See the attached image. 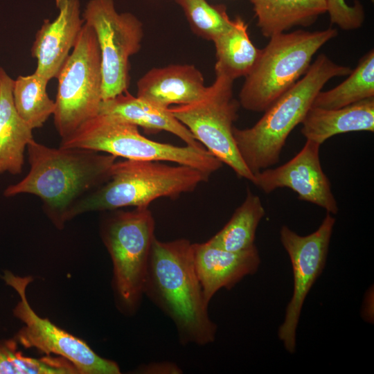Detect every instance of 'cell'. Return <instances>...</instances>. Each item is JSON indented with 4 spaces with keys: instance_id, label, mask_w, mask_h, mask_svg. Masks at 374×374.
<instances>
[{
    "instance_id": "1",
    "label": "cell",
    "mask_w": 374,
    "mask_h": 374,
    "mask_svg": "<svg viewBox=\"0 0 374 374\" xmlns=\"http://www.w3.org/2000/svg\"><path fill=\"white\" fill-rule=\"evenodd\" d=\"M30 170L3 191L6 197L32 194L42 201L53 223L61 229L72 207L105 183L117 157L78 148H51L33 140L27 146Z\"/></svg>"
},
{
    "instance_id": "2",
    "label": "cell",
    "mask_w": 374,
    "mask_h": 374,
    "mask_svg": "<svg viewBox=\"0 0 374 374\" xmlns=\"http://www.w3.org/2000/svg\"><path fill=\"white\" fill-rule=\"evenodd\" d=\"M192 244L184 238L163 242L154 238L144 295L173 322L181 344L205 346L215 341L217 326L195 272Z\"/></svg>"
},
{
    "instance_id": "3",
    "label": "cell",
    "mask_w": 374,
    "mask_h": 374,
    "mask_svg": "<svg viewBox=\"0 0 374 374\" xmlns=\"http://www.w3.org/2000/svg\"><path fill=\"white\" fill-rule=\"evenodd\" d=\"M351 71L350 67L320 54L304 76L270 105L256 124L246 129L233 127L238 152L253 175L279 161L287 137L302 123L326 83L334 77L348 75Z\"/></svg>"
},
{
    "instance_id": "4",
    "label": "cell",
    "mask_w": 374,
    "mask_h": 374,
    "mask_svg": "<svg viewBox=\"0 0 374 374\" xmlns=\"http://www.w3.org/2000/svg\"><path fill=\"white\" fill-rule=\"evenodd\" d=\"M163 162L116 161L109 178L75 204L67 220L91 211L148 207L152 201L161 197L177 199L195 190L211 176L190 166Z\"/></svg>"
},
{
    "instance_id": "5",
    "label": "cell",
    "mask_w": 374,
    "mask_h": 374,
    "mask_svg": "<svg viewBox=\"0 0 374 374\" xmlns=\"http://www.w3.org/2000/svg\"><path fill=\"white\" fill-rule=\"evenodd\" d=\"M335 28L297 30L270 37L239 94V103L247 110L265 112L306 73L314 55L337 35Z\"/></svg>"
},
{
    "instance_id": "6",
    "label": "cell",
    "mask_w": 374,
    "mask_h": 374,
    "mask_svg": "<svg viewBox=\"0 0 374 374\" xmlns=\"http://www.w3.org/2000/svg\"><path fill=\"white\" fill-rule=\"evenodd\" d=\"M114 211L103 222L102 239L112 262L116 305L123 314L132 316L144 296L155 221L148 207Z\"/></svg>"
},
{
    "instance_id": "7",
    "label": "cell",
    "mask_w": 374,
    "mask_h": 374,
    "mask_svg": "<svg viewBox=\"0 0 374 374\" xmlns=\"http://www.w3.org/2000/svg\"><path fill=\"white\" fill-rule=\"evenodd\" d=\"M60 146L93 150L128 160L169 161L209 175L223 164L204 148L177 146L150 140L139 132L138 126L104 114L84 122L62 139Z\"/></svg>"
},
{
    "instance_id": "8",
    "label": "cell",
    "mask_w": 374,
    "mask_h": 374,
    "mask_svg": "<svg viewBox=\"0 0 374 374\" xmlns=\"http://www.w3.org/2000/svg\"><path fill=\"white\" fill-rule=\"evenodd\" d=\"M56 78L54 124L63 139L96 116L103 101L100 48L93 30L87 24Z\"/></svg>"
},
{
    "instance_id": "9",
    "label": "cell",
    "mask_w": 374,
    "mask_h": 374,
    "mask_svg": "<svg viewBox=\"0 0 374 374\" xmlns=\"http://www.w3.org/2000/svg\"><path fill=\"white\" fill-rule=\"evenodd\" d=\"M215 72L214 82L200 99L170 107L168 110L210 154L229 166L238 177L252 182L254 175L241 158L233 134L240 105L233 97L234 80Z\"/></svg>"
},
{
    "instance_id": "10",
    "label": "cell",
    "mask_w": 374,
    "mask_h": 374,
    "mask_svg": "<svg viewBox=\"0 0 374 374\" xmlns=\"http://www.w3.org/2000/svg\"><path fill=\"white\" fill-rule=\"evenodd\" d=\"M82 16L100 48L103 100L114 98L127 91L129 59L141 47L143 24L130 12H118L114 0H89Z\"/></svg>"
},
{
    "instance_id": "11",
    "label": "cell",
    "mask_w": 374,
    "mask_h": 374,
    "mask_svg": "<svg viewBox=\"0 0 374 374\" xmlns=\"http://www.w3.org/2000/svg\"><path fill=\"white\" fill-rule=\"evenodd\" d=\"M2 278L17 292L20 299L13 309V314L24 323L16 337L22 346L35 348L47 355L62 357L69 361L81 374L121 373L115 362L99 356L86 342L35 312L26 293L27 286L33 280L31 276H19L5 271Z\"/></svg>"
},
{
    "instance_id": "12",
    "label": "cell",
    "mask_w": 374,
    "mask_h": 374,
    "mask_svg": "<svg viewBox=\"0 0 374 374\" xmlns=\"http://www.w3.org/2000/svg\"><path fill=\"white\" fill-rule=\"evenodd\" d=\"M335 223V218L327 213L317 230L310 235H299L287 226L280 229V241L292 263L294 290L278 337L290 353L295 352L296 331L303 303L324 268Z\"/></svg>"
},
{
    "instance_id": "13",
    "label": "cell",
    "mask_w": 374,
    "mask_h": 374,
    "mask_svg": "<svg viewBox=\"0 0 374 374\" xmlns=\"http://www.w3.org/2000/svg\"><path fill=\"white\" fill-rule=\"evenodd\" d=\"M320 146L306 140L302 149L290 161L275 168H268L255 173L252 183L267 194L277 188H290L300 200L336 215L339 207L330 180L321 168Z\"/></svg>"
},
{
    "instance_id": "14",
    "label": "cell",
    "mask_w": 374,
    "mask_h": 374,
    "mask_svg": "<svg viewBox=\"0 0 374 374\" xmlns=\"http://www.w3.org/2000/svg\"><path fill=\"white\" fill-rule=\"evenodd\" d=\"M55 5L57 17L53 21H44L30 51L37 60L35 72L48 81L56 78L84 23L80 0H55Z\"/></svg>"
},
{
    "instance_id": "15",
    "label": "cell",
    "mask_w": 374,
    "mask_h": 374,
    "mask_svg": "<svg viewBox=\"0 0 374 374\" xmlns=\"http://www.w3.org/2000/svg\"><path fill=\"white\" fill-rule=\"evenodd\" d=\"M192 247L195 272L208 304L218 290L233 288L244 276L255 274L260 264L256 246L242 251L224 250L208 242Z\"/></svg>"
},
{
    "instance_id": "16",
    "label": "cell",
    "mask_w": 374,
    "mask_h": 374,
    "mask_svg": "<svg viewBox=\"0 0 374 374\" xmlns=\"http://www.w3.org/2000/svg\"><path fill=\"white\" fill-rule=\"evenodd\" d=\"M136 85L137 97L164 109L195 102L207 89L202 73L192 64L153 68Z\"/></svg>"
},
{
    "instance_id": "17",
    "label": "cell",
    "mask_w": 374,
    "mask_h": 374,
    "mask_svg": "<svg viewBox=\"0 0 374 374\" xmlns=\"http://www.w3.org/2000/svg\"><path fill=\"white\" fill-rule=\"evenodd\" d=\"M98 114L115 116L149 132L166 131L178 136L187 145L195 148H204L168 108L156 106L130 94L127 91L103 100Z\"/></svg>"
},
{
    "instance_id": "18",
    "label": "cell",
    "mask_w": 374,
    "mask_h": 374,
    "mask_svg": "<svg viewBox=\"0 0 374 374\" xmlns=\"http://www.w3.org/2000/svg\"><path fill=\"white\" fill-rule=\"evenodd\" d=\"M301 134L320 145L330 137L351 132H374V98L338 109L311 107L302 123Z\"/></svg>"
},
{
    "instance_id": "19",
    "label": "cell",
    "mask_w": 374,
    "mask_h": 374,
    "mask_svg": "<svg viewBox=\"0 0 374 374\" xmlns=\"http://www.w3.org/2000/svg\"><path fill=\"white\" fill-rule=\"evenodd\" d=\"M13 84L14 80L0 67V175L21 172L25 150L34 140L33 129L15 109Z\"/></svg>"
},
{
    "instance_id": "20",
    "label": "cell",
    "mask_w": 374,
    "mask_h": 374,
    "mask_svg": "<svg viewBox=\"0 0 374 374\" xmlns=\"http://www.w3.org/2000/svg\"><path fill=\"white\" fill-rule=\"evenodd\" d=\"M257 26L265 37L309 26L326 12V0H250Z\"/></svg>"
},
{
    "instance_id": "21",
    "label": "cell",
    "mask_w": 374,
    "mask_h": 374,
    "mask_svg": "<svg viewBox=\"0 0 374 374\" xmlns=\"http://www.w3.org/2000/svg\"><path fill=\"white\" fill-rule=\"evenodd\" d=\"M213 42L217 58L215 71L233 80L250 72L260 53L250 39L247 24L240 17L233 19L231 26Z\"/></svg>"
},
{
    "instance_id": "22",
    "label": "cell",
    "mask_w": 374,
    "mask_h": 374,
    "mask_svg": "<svg viewBox=\"0 0 374 374\" xmlns=\"http://www.w3.org/2000/svg\"><path fill=\"white\" fill-rule=\"evenodd\" d=\"M265 215L260 198L247 188V195L224 226L207 242L230 251H242L256 246L257 227Z\"/></svg>"
},
{
    "instance_id": "23",
    "label": "cell",
    "mask_w": 374,
    "mask_h": 374,
    "mask_svg": "<svg viewBox=\"0 0 374 374\" xmlns=\"http://www.w3.org/2000/svg\"><path fill=\"white\" fill-rule=\"evenodd\" d=\"M374 98V51L371 50L359 61L347 79L335 88L320 91L312 107L338 109Z\"/></svg>"
},
{
    "instance_id": "24",
    "label": "cell",
    "mask_w": 374,
    "mask_h": 374,
    "mask_svg": "<svg viewBox=\"0 0 374 374\" xmlns=\"http://www.w3.org/2000/svg\"><path fill=\"white\" fill-rule=\"evenodd\" d=\"M49 81L35 72L14 80L12 98L19 116L31 129L43 126L53 115L55 103L46 91Z\"/></svg>"
},
{
    "instance_id": "25",
    "label": "cell",
    "mask_w": 374,
    "mask_h": 374,
    "mask_svg": "<svg viewBox=\"0 0 374 374\" xmlns=\"http://www.w3.org/2000/svg\"><path fill=\"white\" fill-rule=\"evenodd\" d=\"M74 373H79L76 368L62 357H25L17 350L15 339L0 340V374Z\"/></svg>"
},
{
    "instance_id": "26",
    "label": "cell",
    "mask_w": 374,
    "mask_h": 374,
    "mask_svg": "<svg viewBox=\"0 0 374 374\" xmlns=\"http://www.w3.org/2000/svg\"><path fill=\"white\" fill-rule=\"evenodd\" d=\"M175 1L182 8L193 31L204 39L213 41L232 25L233 19L222 5H210L206 0Z\"/></svg>"
},
{
    "instance_id": "27",
    "label": "cell",
    "mask_w": 374,
    "mask_h": 374,
    "mask_svg": "<svg viewBox=\"0 0 374 374\" xmlns=\"http://www.w3.org/2000/svg\"><path fill=\"white\" fill-rule=\"evenodd\" d=\"M326 3L332 24L345 30L357 29L362 25L365 15L359 2L353 6L347 5L345 0H326Z\"/></svg>"
},
{
    "instance_id": "28",
    "label": "cell",
    "mask_w": 374,
    "mask_h": 374,
    "mask_svg": "<svg viewBox=\"0 0 374 374\" xmlns=\"http://www.w3.org/2000/svg\"><path fill=\"white\" fill-rule=\"evenodd\" d=\"M141 373H181V370L175 364L169 362H152L140 367Z\"/></svg>"
}]
</instances>
